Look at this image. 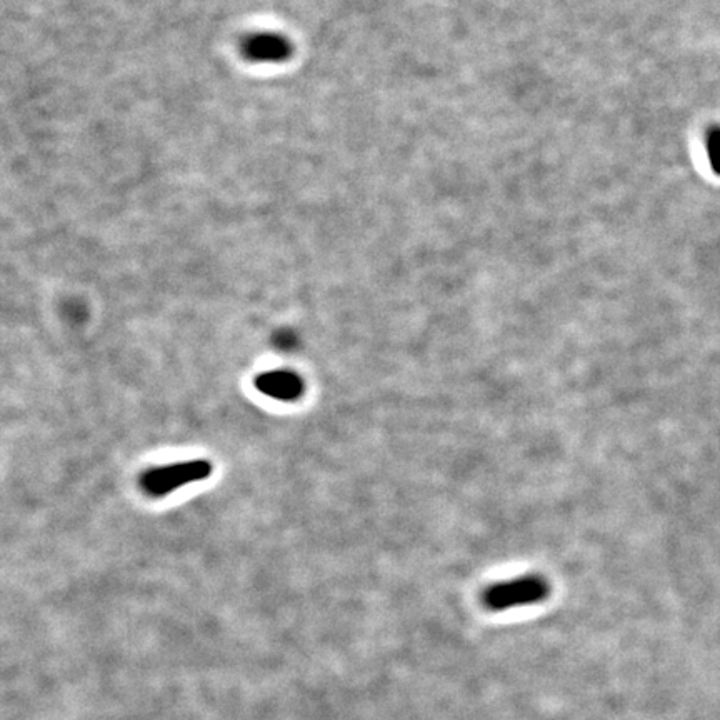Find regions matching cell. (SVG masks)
<instances>
[{"label":"cell","instance_id":"cell-1","mask_svg":"<svg viewBox=\"0 0 720 720\" xmlns=\"http://www.w3.org/2000/svg\"><path fill=\"white\" fill-rule=\"evenodd\" d=\"M550 594V585L542 575H524L519 579L492 584L482 594V604L490 612L539 604Z\"/></svg>","mask_w":720,"mask_h":720},{"label":"cell","instance_id":"cell-2","mask_svg":"<svg viewBox=\"0 0 720 720\" xmlns=\"http://www.w3.org/2000/svg\"><path fill=\"white\" fill-rule=\"evenodd\" d=\"M212 465L205 460H190L180 464L165 465L145 472L140 485L152 497L169 494L187 484H194L209 477Z\"/></svg>","mask_w":720,"mask_h":720},{"label":"cell","instance_id":"cell-3","mask_svg":"<svg viewBox=\"0 0 720 720\" xmlns=\"http://www.w3.org/2000/svg\"><path fill=\"white\" fill-rule=\"evenodd\" d=\"M255 385L262 394L279 400H295L304 390L302 380L287 370H282V372L275 370V372L262 374L255 380Z\"/></svg>","mask_w":720,"mask_h":720},{"label":"cell","instance_id":"cell-4","mask_svg":"<svg viewBox=\"0 0 720 720\" xmlns=\"http://www.w3.org/2000/svg\"><path fill=\"white\" fill-rule=\"evenodd\" d=\"M707 152L712 169L720 175V129L710 130L707 137Z\"/></svg>","mask_w":720,"mask_h":720}]
</instances>
